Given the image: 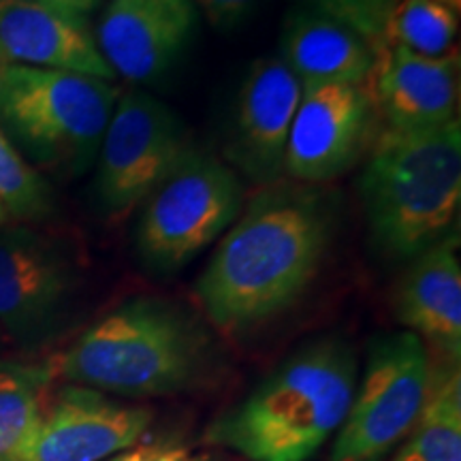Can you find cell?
<instances>
[{"mask_svg": "<svg viewBox=\"0 0 461 461\" xmlns=\"http://www.w3.org/2000/svg\"><path fill=\"white\" fill-rule=\"evenodd\" d=\"M338 224L339 197L327 184L285 177L258 188L197 280L212 325L248 331L291 308L321 272Z\"/></svg>", "mask_w": 461, "mask_h": 461, "instance_id": "6da1fadb", "label": "cell"}, {"mask_svg": "<svg viewBox=\"0 0 461 461\" xmlns=\"http://www.w3.org/2000/svg\"><path fill=\"white\" fill-rule=\"evenodd\" d=\"M359 383L353 344L310 339L207 429L212 445L252 461H308L342 428Z\"/></svg>", "mask_w": 461, "mask_h": 461, "instance_id": "7a4b0ae2", "label": "cell"}, {"mask_svg": "<svg viewBox=\"0 0 461 461\" xmlns=\"http://www.w3.org/2000/svg\"><path fill=\"white\" fill-rule=\"evenodd\" d=\"M212 357L210 333L186 308L141 295L95 322L51 367L71 384L103 393L157 397L193 387Z\"/></svg>", "mask_w": 461, "mask_h": 461, "instance_id": "3957f363", "label": "cell"}, {"mask_svg": "<svg viewBox=\"0 0 461 461\" xmlns=\"http://www.w3.org/2000/svg\"><path fill=\"white\" fill-rule=\"evenodd\" d=\"M370 240L391 261H412L451 235L461 205V124L383 131L359 177Z\"/></svg>", "mask_w": 461, "mask_h": 461, "instance_id": "277c9868", "label": "cell"}, {"mask_svg": "<svg viewBox=\"0 0 461 461\" xmlns=\"http://www.w3.org/2000/svg\"><path fill=\"white\" fill-rule=\"evenodd\" d=\"M118 96V86L92 75L0 65V131L34 169L84 176Z\"/></svg>", "mask_w": 461, "mask_h": 461, "instance_id": "5b68a950", "label": "cell"}, {"mask_svg": "<svg viewBox=\"0 0 461 461\" xmlns=\"http://www.w3.org/2000/svg\"><path fill=\"white\" fill-rule=\"evenodd\" d=\"M241 177L214 154L186 158L140 205L135 252L143 269L171 276L227 233L246 203Z\"/></svg>", "mask_w": 461, "mask_h": 461, "instance_id": "8992f818", "label": "cell"}, {"mask_svg": "<svg viewBox=\"0 0 461 461\" xmlns=\"http://www.w3.org/2000/svg\"><path fill=\"white\" fill-rule=\"evenodd\" d=\"M193 149L182 118L143 90L120 92L96 154L95 201L118 221L135 212Z\"/></svg>", "mask_w": 461, "mask_h": 461, "instance_id": "52a82bcc", "label": "cell"}, {"mask_svg": "<svg viewBox=\"0 0 461 461\" xmlns=\"http://www.w3.org/2000/svg\"><path fill=\"white\" fill-rule=\"evenodd\" d=\"M428 346L412 331L372 339L330 461H378L417 423L429 389Z\"/></svg>", "mask_w": 461, "mask_h": 461, "instance_id": "ba28073f", "label": "cell"}, {"mask_svg": "<svg viewBox=\"0 0 461 461\" xmlns=\"http://www.w3.org/2000/svg\"><path fill=\"white\" fill-rule=\"evenodd\" d=\"M82 286L75 252L26 224L0 229V331L32 348L50 342L71 319Z\"/></svg>", "mask_w": 461, "mask_h": 461, "instance_id": "9c48e42d", "label": "cell"}, {"mask_svg": "<svg viewBox=\"0 0 461 461\" xmlns=\"http://www.w3.org/2000/svg\"><path fill=\"white\" fill-rule=\"evenodd\" d=\"M378 118L367 84L303 86L285 154V177L330 184L366 157Z\"/></svg>", "mask_w": 461, "mask_h": 461, "instance_id": "30bf717a", "label": "cell"}, {"mask_svg": "<svg viewBox=\"0 0 461 461\" xmlns=\"http://www.w3.org/2000/svg\"><path fill=\"white\" fill-rule=\"evenodd\" d=\"M303 84L276 56L252 62L240 86L224 163L258 188L285 180V154Z\"/></svg>", "mask_w": 461, "mask_h": 461, "instance_id": "8fae6325", "label": "cell"}, {"mask_svg": "<svg viewBox=\"0 0 461 461\" xmlns=\"http://www.w3.org/2000/svg\"><path fill=\"white\" fill-rule=\"evenodd\" d=\"M197 26L193 0H109L95 43L115 77L148 86L176 68Z\"/></svg>", "mask_w": 461, "mask_h": 461, "instance_id": "7c38bea8", "label": "cell"}, {"mask_svg": "<svg viewBox=\"0 0 461 461\" xmlns=\"http://www.w3.org/2000/svg\"><path fill=\"white\" fill-rule=\"evenodd\" d=\"M149 423L146 408L67 384L45 400L22 461H105L135 445Z\"/></svg>", "mask_w": 461, "mask_h": 461, "instance_id": "4fadbf2b", "label": "cell"}, {"mask_svg": "<svg viewBox=\"0 0 461 461\" xmlns=\"http://www.w3.org/2000/svg\"><path fill=\"white\" fill-rule=\"evenodd\" d=\"M367 88L383 131L440 129L459 120V56L429 58L383 43Z\"/></svg>", "mask_w": 461, "mask_h": 461, "instance_id": "5bb4252c", "label": "cell"}, {"mask_svg": "<svg viewBox=\"0 0 461 461\" xmlns=\"http://www.w3.org/2000/svg\"><path fill=\"white\" fill-rule=\"evenodd\" d=\"M0 65L84 73L113 82L86 20L48 7L41 0H0Z\"/></svg>", "mask_w": 461, "mask_h": 461, "instance_id": "9a60e30c", "label": "cell"}, {"mask_svg": "<svg viewBox=\"0 0 461 461\" xmlns=\"http://www.w3.org/2000/svg\"><path fill=\"white\" fill-rule=\"evenodd\" d=\"M459 235L451 233L408 261L397 282L393 308L406 331L429 339L448 357H461V263Z\"/></svg>", "mask_w": 461, "mask_h": 461, "instance_id": "2e32d148", "label": "cell"}, {"mask_svg": "<svg viewBox=\"0 0 461 461\" xmlns=\"http://www.w3.org/2000/svg\"><path fill=\"white\" fill-rule=\"evenodd\" d=\"M278 56L303 86L367 84L378 48L353 28L299 7L285 20Z\"/></svg>", "mask_w": 461, "mask_h": 461, "instance_id": "e0dca14e", "label": "cell"}, {"mask_svg": "<svg viewBox=\"0 0 461 461\" xmlns=\"http://www.w3.org/2000/svg\"><path fill=\"white\" fill-rule=\"evenodd\" d=\"M50 363H0V461H22L50 395Z\"/></svg>", "mask_w": 461, "mask_h": 461, "instance_id": "ac0fdd59", "label": "cell"}, {"mask_svg": "<svg viewBox=\"0 0 461 461\" xmlns=\"http://www.w3.org/2000/svg\"><path fill=\"white\" fill-rule=\"evenodd\" d=\"M402 451L393 461H461V376L457 366L429 376V389Z\"/></svg>", "mask_w": 461, "mask_h": 461, "instance_id": "d6986e66", "label": "cell"}, {"mask_svg": "<svg viewBox=\"0 0 461 461\" xmlns=\"http://www.w3.org/2000/svg\"><path fill=\"white\" fill-rule=\"evenodd\" d=\"M459 14L438 0H395L383 43L412 54L438 58L453 51Z\"/></svg>", "mask_w": 461, "mask_h": 461, "instance_id": "ffe728a7", "label": "cell"}, {"mask_svg": "<svg viewBox=\"0 0 461 461\" xmlns=\"http://www.w3.org/2000/svg\"><path fill=\"white\" fill-rule=\"evenodd\" d=\"M0 205L5 214L41 222L56 210V194L45 177L22 158L0 131Z\"/></svg>", "mask_w": 461, "mask_h": 461, "instance_id": "44dd1931", "label": "cell"}, {"mask_svg": "<svg viewBox=\"0 0 461 461\" xmlns=\"http://www.w3.org/2000/svg\"><path fill=\"white\" fill-rule=\"evenodd\" d=\"M297 3L353 28L374 48H380L395 0H297Z\"/></svg>", "mask_w": 461, "mask_h": 461, "instance_id": "7402d4cb", "label": "cell"}, {"mask_svg": "<svg viewBox=\"0 0 461 461\" xmlns=\"http://www.w3.org/2000/svg\"><path fill=\"white\" fill-rule=\"evenodd\" d=\"M197 9L221 31H233L257 7L258 0H193Z\"/></svg>", "mask_w": 461, "mask_h": 461, "instance_id": "603a6c76", "label": "cell"}, {"mask_svg": "<svg viewBox=\"0 0 461 461\" xmlns=\"http://www.w3.org/2000/svg\"><path fill=\"white\" fill-rule=\"evenodd\" d=\"M41 3L48 5V7L60 11V14H67L71 17H79L84 20L90 11L99 7L101 0H41Z\"/></svg>", "mask_w": 461, "mask_h": 461, "instance_id": "cb8c5ba5", "label": "cell"}, {"mask_svg": "<svg viewBox=\"0 0 461 461\" xmlns=\"http://www.w3.org/2000/svg\"><path fill=\"white\" fill-rule=\"evenodd\" d=\"M120 461H182L177 451H154V448H141V451L120 455Z\"/></svg>", "mask_w": 461, "mask_h": 461, "instance_id": "d4e9b609", "label": "cell"}, {"mask_svg": "<svg viewBox=\"0 0 461 461\" xmlns=\"http://www.w3.org/2000/svg\"><path fill=\"white\" fill-rule=\"evenodd\" d=\"M438 3H442V5H447V7H451L453 11H461V0H438Z\"/></svg>", "mask_w": 461, "mask_h": 461, "instance_id": "484cf974", "label": "cell"}, {"mask_svg": "<svg viewBox=\"0 0 461 461\" xmlns=\"http://www.w3.org/2000/svg\"><path fill=\"white\" fill-rule=\"evenodd\" d=\"M5 344H7V339H5V336H3V331H0V350L5 348Z\"/></svg>", "mask_w": 461, "mask_h": 461, "instance_id": "4316f807", "label": "cell"}, {"mask_svg": "<svg viewBox=\"0 0 461 461\" xmlns=\"http://www.w3.org/2000/svg\"><path fill=\"white\" fill-rule=\"evenodd\" d=\"M5 216H7V214H5V210H3V205H0V222H3V221H5Z\"/></svg>", "mask_w": 461, "mask_h": 461, "instance_id": "83f0119b", "label": "cell"}, {"mask_svg": "<svg viewBox=\"0 0 461 461\" xmlns=\"http://www.w3.org/2000/svg\"><path fill=\"white\" fill-rule=\"evenodd\" d=\"M107 461H120V457H113V459H107Z\"/></svg>", "mask_w": 461, "mask_h": 461, "instance_id": "f1b7e54d", "label": "cell"}]
</instances>
